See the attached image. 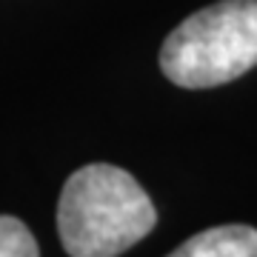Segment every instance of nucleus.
<instances>
[{
  "instance_id": "20e7f679",
  "label": "nucleus",
  "mask_w": 257,
  "mask_h": 257,
  "mask_svg": "<svg viewBox=\"0 0 257 257\" xmlns=\"http://www.w3.org/2000/svg\"><path fill=\"white\" fill-rule=\"evenodd\" d=\"M0 257H40L29 226L9 214H0Z\"/></svg>"
},
{
  "instance_id": "f257e3e1",
  "label": "nucleus",
  "mask_w": 257,
  "mask_h": 257,
  "mask_svg": "<svg viewBox=\"0 0 257 257\" xmlns=\"http://www.w3.org/2000/svg\"><path fill=\"white\" fill-rule=\"evenodd\" d=\"M157 211L126 169L92 163L66 180L57 231L69 257H117L155 229Z\"/></svg>"
},
{
  "instance_id": "f03ea898",
  "label": "nucleus",
  "mask_w": 257,
  "mask_h": 257,
  "mask_svg": "<svg viewBox=\"0 0 257 257\" xmlns=\"http://www.w3.org/2000/svg\"><path fill=\"white\" fill-rule=\"evenodd\" d=\"M257 66V0H220L166 37L160 69L175 86L211 89Z\"/></svg>"
},
{
  "instance_id": "7ed1b4c3",
  "label": "nucleus",
  "mask_w": 257,
  "mask_h": 257,
  "mask_svg": "<svg viewBox=\"0 0 257 257\" xmlns=\"http://www.w3.org/2000/svg\"><path fill=\"white\" fill-rule=\"evenodd\" d=\"M166 257H257V229L243 223L214 226L189 237Z\"/></svg>"
}]
</instances>
